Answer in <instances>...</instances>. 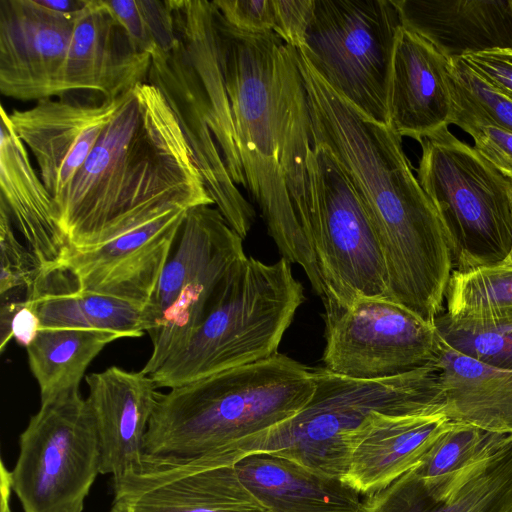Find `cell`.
Wrapping results in <instances>:
<instances>
[{
    "instance_id": "6da1fadb",
    "label": "cell",
    "mask_w": 512,
    "mask_h": 512,
    "mask_svg": "<svg viewBox=\"0 0 512 512\" xmlns=\"http://www.w3.org/2000/svg\"><path fill=\"white\" fill-rule=\"evenodd\" d=\"M215 8L245 189L259 206L282 258L302 267L322 301L325 288L314 246L308 171L314 141L298 50L273 31L234 28Z\"/></svg>"
},
{
    "instance_id": "7a4b0ae2",
    "label": "cell",
    "mask_w": 512,
    "mask_h": 512,
    "mask_svg": "<svg viewBox=\"0 0 512 512\" xmlns=\"http://www.w3.org/2000/svg\"><path fill=\"white\" fill-rule=\"evenodd\" d=\"M69 249L91 250L169 212L214 205L179 122L143 82L124 100L54 199Z\"/></svg>"
},
{
    "instance_id": "3957f363",
    "label": "cell",
    "mask_w": 512,
    "mask_h": 512,
    "mask_svg": "<svg viewBox=\"0 0 512 512\" xmlns=\"http://www.w3.org/2000/svg\"><path fill=\"white\" fill-rule=\"evenodd\" d=\"M298 59L313 141L334 155L364 204L383 254L388 294L415 300L438 292L450 279L453 255L402 137L337 93L301 52Z\"/></svg>"
},
{
    "instance_id": "277c9868",
    "label": "cell",
    "mask_w": 512,
    "mask_h": 512,
    "mask_svg": "<svg viewBox=\"0 0 512 512\" xmlns=\"http://www.w3.org/2000/svg\"><path fill=\"white\" fill-rule=\"evenodd\" d=\"M315 391L313 369L280 353L159 393L144 463L235 466Z\"/></svg>"
},
{
    "instance_id": "5b68a950",
    "label": "cell",
    "mask_w": 512,
    "mask_h": 512,
    "mask_svg": "<svg viewBox=\"0 0 512 512\" xmlns=\"http://www.w3.org/2000/svg\"><path fill=\"white\" fill-rule=\"evenodd\" d=\"M290 264L238 260L186 346L151 375L156 386L171 389L277 354L305 299Z\"/></svg>"
},
{
    "instance_id": "8992f818",
    "label": "cell",
    "mask_w": 512,
    "mask_h": 512,
    "mask_svg": "<svg viewBox=\"0 0 512 512\" xmlns=\"http://www.w3.org/2000/svg\"><path fill=\"white\" fill-rule=\"evenodd\" d=\"M313 374L315 391L310 401L273 428L255 454L283 457L342 479L350 438L373 413H444L440 375L432 364L383 380L352 379L324 367L313 368Z\"/></svg>"
},
{
    "instance_id": "52a82bcc",
    "label": "cell",
    "mask_w": 512,
    "mask_h": 512,
    "mask_svg": "<svg viewBox=\"0 0 512 512\" xmlns=\"http://www.w3.org/2000/svg\"><path fill=\"white\" fill-rule=\"evenodd\" d=\"M419 143L417 179L447 234L453 271L503 265L512 246V181L448 127Z\"/></svg>"
},
{
    "instance_id": "ba28073f",
    "label": "cell",
    "mask_w": 512,
    "mask_h": 512,
    "mask_svg": "<svg viewBox=\"0 0 512 512\" xmlns=\"http://www.w3.org/2000/svg\"><path fill=\"white\" fill-rule=\"evenodd\" d=\"M245 256L243 238L217 208L200 205L188 210L144 307L152 353L141 371L153 375L186 346L223 278Z\"/></svg>"
},
{
    "instance_id": "9c48e42d",
    "label": "cell",
    "mask_w": 512,
    "mask_h": 512,
    "mask_svg": "<svg viewBox=\"0 0 512 512\" xmlns=\"http://www.w3.org/2000/svg\"><path fill=\"white\" fill-rule=\"evenodd\" d=\"M401 27L393 0H314L298 50L337 93L387 125L391 59Z\"/></svg>"
},
{
    "instance_id": "30bf717a",
    "label": "cell",
    "mask_w": 512,
    "mask_h": 512,
    "mask_svg": "<svg viewBox=\"0 0 512 512\" xmlns=\"http://www.w3.org/2000/svg\"><path fill=\"white\" fill-rule=\"evenodd\" d=\"M316 258L325 288V322L360 298H387L381 247L364 204L324 145L308 155Z\"/></svg>"
},
{
    "instance_id": "8fae6325",
    "label": "cell",
    "mask_w": 512,
    "mask_h": 512,
    "mask_svg": "<svg viewBox=\"0 0 512 512\" xmlns=\"http://www.w3.org/2000/svg\"><path fill=\"white\" fill-rule=\"evenodd\" d=\"M100 463L90 406L79 390L68 391L41 402L21 433L12 491L24 512H82Z\"/></svg>"
},
{
    "instance_id": "7c38bea8",
    "label": "cell",
    "mask_w": 512,
    "mask_h": 512,
    "mask_svg": "<svg viewBox=\"0 0 512 512\" xmlns=\"http://www.w3.org/2000/svg\"><path fill=\"white\" fill-rule=\"evenodd\" d=\"M324 368L352 379L383 380L433 362L434 325L387 298H360L325 322Z\"/></svg>"
},
{
    "instance_id": "4fadbf2b",
    "label": "cell",
    "mask_w": 512,
    "mask_h": 512,
    "mask_svg": "<svg viewBox=\"0 0 512 512\" xmlns=\"http://www.w3.org/2000/svg\"><path fill=\"white\" fill-rule=\"evenodd\" d=\"M150 55L146 82L163 94L179 122L214 205L244 239L256 213L228 173L222 155L223 136L194 66L178 39L171 48L156 47Z\"/></svg>"
},
{
    "instance_id": "5bb4252c",
    "label": "cell",
    "mask_w": 512,
    "mask_h": 512,
    "mask_svg": "<svg viewBox=\"0 0 512 512\" xmlns=\"http://www.w3.org/2000/svg\"><path fill=\"white\" fill-rule=\"evenodd\" d=\"M79 13H59L39 0H0L2 95L22 101L62 96L64 66Z\"/></svg>"
},
{
    "instance_id": "9a60e30c",
    "label": "cell",
    "mask_w": 512,
    "mask_h": 512,
    "mask_svg": "<svg viewBox=\"0 0 512 512\" xmlns=\"http://www.w3.org/2000/svg\"><path fill=\"white\" fill-rule=\"evenodd\" d=\"M189 209L169 212L91 250L69 249L60 263L84 292L145 307Z\"/></svg>"
},
{
    "instance_id": "2e32d148",
    "label": "cell",
    "mask_w": 512,
    "mask_h": 512,
    "mask_svg": "<svg viewBox=\"0 0 512 512\" xmlns=\"http://www.w3.org/2000/svg\"><path fill=\"white\" fill-rule=\"evenodd\" d=\"M125 94L97 104L47 98L29 109L8 113L14 131L32 152L40 178L54 199L84 165Z\"/></svg>"
},
{
    "instance_id": "e0dca14e",
    "label": "cell",
    "mask_w": 512,
    "mask_h": 512,
    "mask_svg": "<svg viewBox=\"0 0 512 512\" xmlns=\"http://www.w3.org/2000/svg\"><path fill=\"white\" fill-rule=\"evenodd\" d=\"M108 512H269L234 466L154 463L113 483Z\"/></svg>"
},
{
    "instance_id": "ac0fdd59",
    "label": "cell",
    "mask_w": 512,
    "mask_h": 512,
    "mask_svg": "<svg viewBox=\"0 0 512 512\" xmlns=\"http://www.w3.org/2000/svg\"><path fill=\"white\" fill-rule=\"evenodd\" d=\"M101 447L100 474L113 483L143 472L145 436L158 394L151 376L111 366L86 377Z\"/></svg>"
},
{
    "instance_id": "d6986e66",
    "label": "cell",
    "mask_w": 512,
    "mask_h": 512,
    "mask_svg": "<svg viewBox=\"0 0 512 512\" xmlns=\"http://www.w3.org/2000/svg\"><path fill=\"white\" fill-rule=\"evenodd\" d=\"M150 63L151 55L135 46L104 0H89L75 21L62 95L89 91L118 98L147 81Z\"/></svg>"
},
{
    "instance_id": "ffe728a7",
    "label": "cell",
    "mask_w": 512,
    "mask_h": 512,
    "mask_svg": "<svg viewBox=\"0 0 512 512\" xmlns=\"http://www.w3.org/2000/svg\"><path fill=\"white\" fill-rule=\"evenodd\" d=\"M452 421L442 412H375L352 434L342 481L362 497L385 489L415 467Z\"/></svg>"
},
{
    "instance_id": "44dd1931",
    "label": "cell",
    "mask_w": 512,
    "mask_h": 512,
    "mask_svg": "<svg viewBox=\"0 0 512 512\" xmlns=\"http://www.w3.org/2000/svg\"><path fill=\"white\" fill-rule=\"evenodd\" d=\"M448 60L402 26L394 43L387 92V125L418 142L452 120Z\"/></svg>"
},
{
    "instance_id": "7402d4cb",
    "label": "cell",
    "mask_w": 512,
    "mask_h": 512,
    "mask_svg": "<svg viewBox=\"0 0 512 512\" xmlns=\"http://www.w3.org/2000/svg\"><path fill=\"white\" fill-rule=\"evenodd\" d=\"M402 26L448 61L512 50V0H393Z\"/></svg>"
},
{
    "instance_id": "603a6c76",
    "label": "cell",
    "mask_w": 512,
    "mask_h": 512,
    "mask_svg": "<svg viewBox=\"0 0 512 512\" xmlns=\"http://www.w3.org/2000/svg\"><path fill=\"white\" fill-rule=\"evenodd\" d=\"M0 118V203L41 267L58 264L69 245L57 221L54 198L32 167L3 106Z\"/></svg>"
},
{
    "instance_id": "cb8c5ba5",
    "label": "cell",
    "mask_w": 512,
    "mask_h": 512,
    "mask_svg": "<svg viewBox=\"0 0 512 512\" xmlns=\"http://www.w3.org/2000/svg\"><path fill=\"white\" fill-rule=\"evenodd\" d=\"M512 436L452 422L426 456L390 484L400 502L427 512L445 502Z\"/></svg>"
},
{
    "instance_id": "d4e9b609",
    "label": "cell",
    "mask_w": 512,
    "mask_h": 512,
    "mask_svg": "<svg viewBox=\"0 0 512 512\" xmlns=\"http://www.w3.org/2000/svg\"><path fill=\"white\" fill-rule=\"evenodd\" d=\"M27 305L41 328H82L140 337L147 331L144 307L112 296L84 292L62 263L41 267L28 291Z\"/></svg>"
},
{
    "instance_id": "484cf974",
    "label": "cell",
    "mask_w": 512,
    "mask_h": 512,
    "mask_svg": "<svg viewBox=\"0 0 512 512\" xmlns=\"http://www.w3.org/2000/svg\"><path fill=\"white\" fill-rule=\"evenodd\" d=\"M240 480L269 512H361L363 498L339 478L289 459L253 454L234 466Z\"/></svg>"
},
{
    "instance_id": "4316f807",
    "label": "cell",
    "mask_w": 512,
    "mask_h": 512,
    "mask_svg": "<svg viewBox=\"0 0 512 512\" xmlns=\"http://www.w3.org/2000/svg\"><path fill=\"white\" fill-rule=\"evenodd\" d=\"M431 364L439 371L450 421L512 436V369L482 364L440 341Z\"/></svg>"
},
{
    "instance_id": "83f0119b",
    "label": "cell",
    "mask_w": 512,
    "mask_h": 512,
    "mask_svg": "<svg viewBox=\"0 0 512 512\" xmlns=\"http://www.w3.org/2000/svg\"><path fill=\"white\" fill-rule=\"evenodd\" d=\"M124 336L111 331L82 328H41L26 348L30 370L41 402L79 390L90 363L111 342Z\"/></svg>"
},
{
    "instance_id": "f1b7e54d",
    "label": "cell",
    "mask_w": 512,
    "mask_h": 512,
    "mask_svg": "<svg viewBox=\"0 0 512 512\" xmlns=\"http://www.w3.org/2000/svg\"><path fill=\"white\" fill-rule=\"evenodd\" d=\"M364 512H404L380 492L363 497ZM427 512H512V439L483 461L445 502Z\"/></svg>"
},
{
    "instance_id": "f546056e",
    "label": "cell",
    "mask_w": 512,
    "mask_h": 512,
    "mask_svg": "<svg viewBox=\"0 0 512 512\" xmlns=\"http://www.w3.org/2000/svg\"><path fill=\"white\" fill-rule=\"evenodd\" d=\"M445 299V311L454 319L512 318V267L453 271Z\"/></svg>"
},
{
    "instance_id": "4dcf8cb0",
    "label": "cell",
    "mask_w": 512,
    "mask_h": 512,
    "mask_svg": "<svg viewBox=\"0 0 512 512\" xmlns=\"http://www.w3.org/2000/svg\"><path fill=\"white\" fill-rule=\"evenodd\" d=\"M441 343L477 362L512 369V318L463 320L443 309L433 322Z\"/></svg>"
},
{
    "instance_id": "1f68e13d",
    "label": "cell",
    "mask_w": 512,
    "mask_h": 512,
    "mask_svg": "<svg viewBox=\"0 0 512 512\" xmlns=\"http://www.w3.org/2000/svg\"><path fill=\"white\" fill-rule=\"evenodd\" d=\"M135 46L151 54L155 47L171 48L176 40L170 1L104 0Z\"/></svg>"
},
{
    "instance_id": "d6a6232c",
    "label": "cell",
    "mask_w": 512,
    "mask_h": 512,
    "mask_svg": "<svg viewBox=\"0 0 512 512\" xmlns=\"http://www.w3.org/2000/svg\"><path fill=\"white\" fill-rule=\"evenodd\" d=\"M452 120L474 139L475 150L512 181V132L491 123L449 77Z\"/></svg>"
},
{
    "instance_id": "836d02e7",
    "label": "cell",
    "mask_w": 512,
    "mask_h": 512,
    "mask_svg": "<svg viewBox=\"0 0 512 512\" xmlns=\"http://www.w3.org/2000/svg\"><path fill=\"white\" fill-rule=\"evenodd\" d=\"M0 295L28 292L41 270V264L27 245L15 235V227L0 203Z\"/></svg>"
},
{
    "instance_id": "e575fe53",
    "label": "cell",
    "mask_w": 512,
    "mask_h": 512,
    "mask_svg": "<svg viewBox=\"0 0 512 512\" xmlns=\"http://www.w3.org/2000/svg\"><path fill=\"white\" fill-rule=\"evenodd\" d=\"M448 75L491 123L512 132V99L471 68L462 58L448 61Z\"/></svg>"
},
{
    "instance_id": "d590c367",
    "label": "cell",
    "mask_w": 512,
    "mask_h": 512,
    "mask_svg": "<svg viewBox=\"0 0 512 512\" xmlns=\"http://www.w3.org/2000/svg\"><path fill=\"white\" fill-rule=\"evenodd\" d=\"M222 17L234 28L262 33L273 31V0H214Z\"/></svg>"
},
{
    "instance_id": "8d00e7d4",
    "label": "cell",
    "mask_w": 512,
    "mask_h": 512,
    "mask_svg": "<svg viewBox=\"0 0 512 512\" xmlns=\"http://www.w3.org/2000/svg\"><path fill=\"white\" fill-rule=\"evenodd\" d=\"M273 3V32L290 46L297 49L303 47L314 0H273Z\"/></svg>"
},
{
    "instance_id": "74e56055",
    "label": "cell",
    "mask_w": 512,
    "mask_h": 512,
    "mask_svg": "<svg viewBox=\"0 0 512 512\" xmlns=\"http://www.w3.org/2000/svg\"><path fill=\"white\" fill-rule=\"evenodd\" d=\"M497 90L512 99V50H494L462 58Z\"/></svg>"
},
{
    "instance_id": "f35d334b",
    "label": "cell",
    "mask_w": 512,
    "mask_h": 512,
    "mask_svg": "<svg viewBox=\"0 0 512 512\" xmlns=\"http://www.w3.org/2000/svg\"><path fill=\"white\" fill-rule=\"evenodd\" d=\"M40 329L41 323L35 311L27 303L20 307L12 320V338L27 348L36 339Z\"/></svg>"
},
{
    "instance_id": "ab89813d",
    "label": "cell",
    "mask_w": 512,
    "mask_h": 512,
    "mask_svg": "<svg viewBox=\"0 0 512 512\" xmlns=\"http://www.w3.org/2000/svg\"><path fill=\"white\" fill-rule=\"evenodd\" d=\"M43 6L63 14H77L83 11L89 0H39Z\"/></svg>"
},
{
    "instance_id": "60d3db41",
    "label": "cell",
    "mask_w": 512,
    "mask_h": 512,
    "mask_svg": "<svg viewBox=\"0 0 512 512\" xmlns=\"http://www.w3.org/2000/svg\"><path fill=\"white\" fill-rule=\"evenodd\" d=\"M504 265L512 267V246Z\"/></svg>"
},
{
    "instance_id": "b9f144b4",
    "label": "cell",
    "mask_w": 512,
    "mask_h": 512,
    "mask_svg": "<svg viewBox=\"0 0 512 512\" xmlns=\"http://www.w3.org/2000/svg\"><path fill=\"white\" fill-rule=\"evenodd\" d=\"M361 512H364V509Z\"/></svg>"
}]
</instances>
